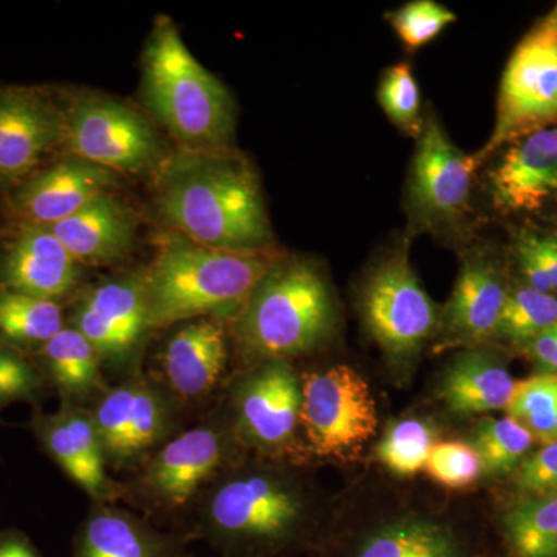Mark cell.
Returning <instances> with one entry per match:
<instances>
[{"mask_svg": "<svg viewBox=\"0 0 557 557\" xmlns=\"http://www.w3.org/2000/svg\"><path fill=\"white\" fill-rule=\"evenodd\" d=\"M302 379L293 362H256L231 381L223 397L234 435L256 457L306 465L310 456L300 435Z\"/></svg>", "mask_w": 557, "mask_h": 557, "instance_id": "52a82bcc", "label": "cell"}, {"mask_svg": "<svg viewBox=\"0 0 557 557\" xmlns=\"http://www.w3.org/2000/svg\"><path fill=\"white\" fill-rule=\"evenodd\" d=\"M339 311L329 278L313 262L285 258L252 289L230 335L247 366L307 357L338 330Z\"/></svg>", "mask_w": 557, "mask_h": 557, "instance_id": "277c9868", "label": "cell"}, {"mask_svg": "<svg viewBox=\"0 0 557 557\" xmlns=\"http://www.w3.org/2000/svg\"><path fill=\"white\" fill-rule=\"evenodd\" d=\"M306 557H491L469 528L417 509L330 520Z\"/></svg>", "mask_w": 557, "mask_h": 557, "instance_id": "9c48e42d", "label": "cell"}, {"mask_svg": "<svg viewBox=\"0 0 557 557\" xmlns=\"http://www.w3.org/2000/svg\"><path fill=\"white\" fill-rule=\"evenodd\" d=\"M509 285L504 265L485 249L469 251L461 260L456 287L438 329V350L483 347L496 338Z\"/></svg>", "mask_w": 557, "mask_h": 557, "instance_id": "e0dca14e", "label": "cell"}, {"mask_svg": "<svg viewBox=\"0 0 557 557\" xmlns=\"http://www.w3.org/2000/svg\"><path fill=\"white\" fill-rule=\"evenodd\" d=\"M49 392V383L35 358L0 339V410L17 403L42 408Z\"/></svg>", "mask_w": 557, "mask_h": 557, "instance_id": "e575fe53", "label": "cell"}, {"mask_svg": "<svg viewBox=\"0 0 557 557\" xmlns=\"http://www.w3.org/2000/svg\"><path fill=\"white\" fill-rule=\"evenodd\" d=\"M505 410L539 445L557 443V373L541 372L516 381Z\"/></svg>", "mask_w": 557, "mask_h": 557, "instance_id": "f1b7e54d", "label": "cell"}, {"mask_svg": "<svg viewBox=\"0 0 557 557\" xmlns=\"http://www.w3.org/2000/svg\"><path fill=\"white\" fill-rule=\"evenodd\" d=\"M549 127H557V3L534 22L505 65L496 123L471 156L474 171L512 143Z\"/></svg>", "mask_w": 557, "mask_h": 557, "instance_id": "ba28073f", "label": "cell"}, {"mask_svg": "<svg viewBox=\"0 0 557 557\" xmlns=\"http://www.w3.org/2000/svg\"><path fill=\"white\" fill-rule=\"evenodd\" d=\"M160 355L157 376L183 406L205 401L222 383L230 359V327L218 319L175 325Z\"/></svg>", "mask_w": 557, "mask_h": 557, "instance_id": "d6986e66", "label": "cell"}, {"mask_svg": "<svg viewBox=\"0 0 557 557\" xmlns=\"http://www.w3.org/2000/svg\"><path fill=\"white\" fill-rule=\"evenodd\" d=\"M487 174V190L502 214H534L557 201V127L512 143Z\"/></svg>", "mask_w": 557, "mask_h": 557, "instance_id": "ffe728a7", "label": "cell"}, {"mask_svg": "<svg viewBox=\"0 0 557 557\" xmlns=\"http://www.w3.org/2000/svg\"><path fill=\"white\" fill-rule=\"evenodd\" d=\"M27 428L44 456L49 457L70 482L81 487L90 502H123V482L110 475L90 408L61 403L57 412L33 409Z\"/></svg>", "mask_w": 557, "mask_h": 557, "instance_id": "2e32d148", "label": "cell"}, {"mask_svg": "<svg viewBox=\"0 0 557 557\" xmlns=\"http://www.w3.org/2000/svg\"><path fill=\"white\" fill-rule=\"evenodd\" d=\"M515 386V379L496 351L465 348L443 373L438 397L456 416H482L507 409Z\"/></svg>", "mask_w": 557, "mask_h": 557, "instance_id": "d4e9b609", "label": "cell"}, {"mask_svg": "<svg viewBox=\"0 0 557 557\" xmlns=\"http://www.w3.org/2000/svg\"><path fill=\"white\" fill-rule=\"evenodd\" d=\"M512 259L520 284L557 296V231L525 226L516 234Z\"/></svg>", "mask_w": 557, "mask_h": 557, "instance_id": "d6a6232c", "label": "cell"}, {"mask_svg": "<svg viewBox=\"0 0 557 557\" xmlns=\"http://www.w3.org/2000/svg\"><path fill=\"white\" fill-rule=\"evenodd\" d=\"M474 172L471 156L456 148L438 120L429 113L409 172L412 230L442 234L460 228L471 212Z\"/></svg>", "mask_w": 557, "mask_h": 557, "instance_id": "5bb4252c", "label": "cell"}, {"mask_svg": "<svg viewBox=\"0 0 557 557\" xmlns=\"http://www.w3.org/2000/svg\"><path fill=\"white\" fill-rule=\"evenodd\" d=\"M423 471L446 490L463 491L482 479L485 465L471 443L449 440L432 446Z\"/></svg>", "mask_w": 557, "mask_h": 557, "instance_id": "d590c367", "label": "cell"}, {"mask_svg": "<svg viewBox=\"0 0 557 557\" xmlns=\"http://www.w3.org/2000/svg\"><path fill=\"white\" fill-rule=\"evenodd\" d=\"M156 205L186 239L228 251L273 248L255 168L231 149H182L160 166Z\"/></svg>", "mask_w": 557, "mask_h": 557, "instance_id": "7a4b0ae2", "label": "cell"}, {"mask_svg": "<svg viewBox=\"0 0 557 557\" xmlns=\"http://www.w3.org/2000/svg\"><path fill=\"white\" fill-rule=\"evenodd\" d=\"M498 531L507 557H557V494L519 498L502 512Z\"/></svg>", "mask_w": 557, "mask_h": 557, "instance_id": "4316f807", "label": "cell"}, {"mask_svg": "<svg viewBox=\"0 0 557 557\" xmlns=\"http://www.w3.org/2000/svg\"><path fill=\"white\" fill-rule=\"evenodd\" d=\"M245 456L219 405L131 472L123 482V502L149 520L174 523V530L183 531L203 491Z\"/></svg>", "mask_w": 557, "mask_h": 557, "instance_id": "8992f818", "label": "cell"}, {"mask_svg": "<svg viewBox=\"0 0 557 557\" xmlns=\"http://www.w3.org/2000/svg\"><path fill=\"white\" fill-rule=\"evenodd\" d=\"M193 537L178 530H160L152 520L119 504L90 502L76 528L70 557H194Z\"/></svg>", "mask_w": 557, "mask_h": 557, "instance_id": "44dd1931", "label": "cell"}, {"mask_svg": "<svg viewBox=\"0 0 557 557\" xmlns=\"http://www.w3.org/2000/svg\"><path fill=\"white\" fill-rule=\"evenodd\" d=\"M523 350L536 362L542 373H557V324L528 343Z\"/></svg>", "mask_w": 557, "mask_h": 557, "instance_id": "f35d334b", "label": "cell"}, {"mask_svg": "<svg viewBox=\"0 0 557 557\" xmlns=\"http://www.w3.org/2000/svg\"><path fill=\"white\" fill-rule=\"evenodd\" d=\"M376 97L395 127L408 137H420L424 127L421 94L409 62H398L383 73Z\"/></svg>", "mask_w": 557, "mask_h": 557, "instance_id": "836d02e7", "label": "cell"}, {"mask_svg": "<svg viewBox=\"0 0 557 557\" xmlns=\"http://www.w3.org/2000/svg\"><path fill=\"white\" fill-rule=\"evenodd\" d=\"M555 324L557 296L518 284L509 288L497 336L523 348Z\"/></svg>", "mask_w": 557, "mask_h": 557, "instance_id": "4dcf8cb0", "label": "cell"}, {"mask_svg": "<svg viewBox=\"0 0 557 557\" xmlns=\"http://www.w3.org/2000/svg\"><path fill=\"white\" fill-rule=\"evenodd\" d=\"M115 183V172L69 157L22 182L11 203L22 222L50 226L112 193Z\"/></svg>", "mask_w": 557, "mask_h": 557, "instance_id": "7402d4cb", "label": "cell"}, {"mask_svg": "<svg viewBox=\"0 0 557 557\" xmlns=\"http://www.w3.org/2000/svg\"><path fill=\"white\" fill-rule=\"evenodd\" d=\"M62 113L33 90L0 89V183L28 177L61 143Z\"/></svg>", "mask_w": 557, "mask_h": 557, "instance_id": "603a6c76", "label": "cell"}, {"mask_svg": "<svg viewBox=\"0 0 557 557\" xmlns=\"http://www.w3.org/2000/svg\"><path fill=\"white\" fill-rule=\"evenodd\" d=\"M67 325L61 304L0 287V339L33 355Z\"/></svg>", "mask_w": 557, "mask_h": 557, "instance_id": "83f0119b", "label": "cell"}, {"mask_svg": "<svg viewBox=\"0 0 557 557\" xmlns=\"http://www.w3.org/2000/svg\"><path fill=\"white\" fill-rule=\"evenodd\" d=\"M274 248L228 251L205 247L172 231L139 271L152 332L196 319L233 324L252 289L282 258Z\"/></svg>", "mask_w": 557, "mask_h": 557, "instance_id": "3957f363", "label": "cell"}, {"mask_svg": "<svg viewBox=\"0 0 557 557\" xmlns=\"http://www.w3.org/2000/svg\"><path fill=\"white\" fill-rule=\"evenodd\" d=\"M69 325L89 341L104 368L138 373L143 344L152 332L139 271L84 289Z\"/></svg>", "mask_w": 557, "mask_h": 557, "instance_id": "9a60e30c", "label": "cell"}, {"mask_svg": "<svg viewBox=\"0 0 557 557\" xmlns=\"http://www.w3.org/2000/svg\"><path fill=\"white\" fill-rule=\"evenodd\" d=\"M0 557H44L24 531L17 528L0 530Z\"/></svg>", "mask_w": 557, "mask_h": 557, "instance_id": "ab89813d", "label": "cell"}, {"mask_svg": "<svg viewBox=\"0 0 557 557\" xmlns=\"http://www.w3.org/2000/svg\"><path fill=\"white\" fill-rule=\"evenodd\" d=\"M408 53L423 49L457 21V14L434 0H413L387 14Z\"/></svg>", "mask_w": 557, "mask_h": 557, "instance_id": "8d00e7d4", "label": "cell"}, {"mask_svg": "<svg viewBox=\"0 0 557 557\" xmlns=\"http://www.w3.org/2000/svg\"><path fill=\"white\" fill-rule=\"evenodd\" d=\"M83 267L47 226L22 222L0 244V287L61 304L78 289Z\"/></svg>", "mask_w": 557, "mask_h": 557, "instance_id": "ac0fdd59", "label": "cell"}, {"mask_svg": "<svg viewBox=\"0 0 557 557\" xmlns=\"http://www.w3.org/2000/svg\"><path fill=\"white\" fill-rule=\"evenodd\" d=\"M515 483L528 496L557 494V443L541 445L516 468Z\"/></svg>", "mask_w": 557, "mask_h": 557, "instance_id": "74e56055", "label": "cell"}, {"mask_svg": "<svg viewBox=\"0 0 557 557\" xmlns=\"http://www.w3.org/2000/svg\"><path fill=\"white\" fill-rule=\"evenodd\" d=\"M0 423H2V421H0Z\"/></svg>", "mask_w": 557, "mask_h": 557, "instance_id": "b9f144b4", "label": "cell"}, {"mask_svg": "<svg viewBox=\"0 0 557 557\" xmlns=\"http://www.w3.org/2000/svg\"><path fill=\"white\" fill-rule=\"evenodd\" d=\"M300 379L299 426L310 457L347 460L375 437L379 412L361 373L338 364Z\"/></svg>", "mask_w": 557, "mask_h": 557, "instance_id": "7c38bea8", "label": "cell"}, {"mask_svg": "<svg viewBox=\"0 0 557 557\" xmlns=\"http://www.w3.org/2000/svg\"><path fill=\"white\" fill-rule=\"evenodd\" d=\"M33 358L61 403L90 408L109 388L100 355L72 325L47 341Z\"/></svg>", "mask_w": 557, "mask_h": 557, "instance_id": "484cf974", "label": "cell"}, {"mask_svg": "<svg viewBox=\"0 0 557 557\" xmlns=\"http://www.w3.org/2000/svg\"><path fill=\"white\" fill-rule=\"evenodd\" d=\"M90 410L110 471L129 474L182 432L186 412L157 376L141 372L109 386Z\"/></svg>", "mask_w": 557, "mask_h": 557, "instance_id": "8fae6325", "label": "cell"}, {"mask_svg": "<svg viewBox=\"0 0 557 557\" xmlns=\"http://www.w3.org/2000/svg\"><path fill=\"white\" fill-rule=\"evenodd\" d=\"M534 443L530 432L508 416L479 421L471 440L485 465V472L494 475L515 472Z\"/></svg>", "mask_w": 557, "mask_h": 557, "instance_id": "1f68e13d", "label": "cell"}, {"mask_svg": "<svg viewBox=\"0 0 557 557\" xmlns=\"http://www.w3.org/2000/svg\"><path fill=\"white\" fill-rule=\"evenodd\" d=\"M555 223H556V231H557V212H556Z\"/></svg>", "mask_w": 557, "mask_h": 557, "instance_id": "60d3db41", "label": "cell"}, {"mask_svg": "<svg viewBox=\"0 0 557 557\" xmlns=\"http://www.w3.org/2000/svg\"><path fill=\"white\" fill-rule=\"evenodd\" d=\"M358 306L370 336L397 368H409L437 338L442 310L410 265L408 240L391 249L369 271Z\"/></svg>", "mask_w": 557, "mask_h": 557, "instance_id": "30bf717a", "label": "cell"}, {"mask_svg": "<svg viewBox=\"0 0 557 557\" xmlns=\"http://www.w3.org/2000/svg\"><path fill=\"white\" fill-rule=\"evenodd\" d=\"M47 228L81 267H109L129 256L137 222L134 212L108 193Z\"/></svg>", "mask_w": 557, "mask_h": 557, "instance_id": "cb8c5ba5", "label": "cell"}, {"mask_svg": "<svg viewBox=\"0 0 557 557\" xmlns=\"http://www.w3.org/2000/svg\"><path fill=\"white\" fill-rule=\"evenodd\" d=\"M437 431L423 418H403L395 421L376 446V458L397 478H413L423 471Z\"/></svg>", "mask_w": 557, "mask_h": 557, "instance_id": "f546056e", "label": "cell"}, {"mask_svg": "<svg viewBox=\"0 0 557 557\" xmlns=\"http://www.w3.org/2000/svg\"><path fill=\"white\" fill-rule=\"evenodd\" d=\"M143 95L183 149L226 148L236 127L233 98L200 64L170 17H157L143 54Z\"/></svg>", "mask_w": 557, "mask_h": 557, "instance_id": "5b68a950", "label": "cell"}, {"mask_svg": "<svg viewBox=\"0 0 557 557\" xmlns=\"http://www.w3.org/2000/svg\"><path fill=\"white\" fill-rule=\"evenodd\" d=\"M61 143L70 156L115 174H141L166 160L152 121L106 97H81L62 112Z\"/></svg>", "mask_w": 557, "mask_h": 557, "instance_id": "4fadbf2b", "label": "cell"}, {"mask_svg": "<svg viewBox=\"0 0 557 557\" xmlns=\"http://www.w3.org/2000/svg\"><path fill=\"white\" fill-rule=\"evenodd\" d=\"M552 496H553V494H552Z\"/></svg>", "mask_w": 557, "mask_h": 557, "instance_id": "7bdbcfd3", "label": "cell"}, {"mask_svg": "<svg viewBox=\"0 0 557 557\" xmlns=\"http://www.w3.org/2000/svg\"><path fill=\"white\" fill-rule=\"evenodd\" d=\"M306 465L245 456L203 491L183 533L220 557H299L330 520Z\"/></svg>", "mask_w": 557, "mask_h": 557, "instance_id": "6da1fadb", "label": "cell"}]
</instances>
